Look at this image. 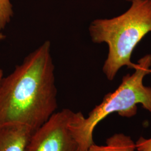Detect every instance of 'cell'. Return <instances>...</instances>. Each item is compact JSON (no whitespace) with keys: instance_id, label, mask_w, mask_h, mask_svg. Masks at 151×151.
I'll list each match as a JSON object with an SVG mask.
<instances>
[{"instance_id":"cell-1","label":"cell","mask_w":151,"mask_h":151,"mask_svg":"<svg viewBox=\"0 0 151 151\" xmlns=\"http://www.w3.org/2000/svg\"><path fill=\"white\" fill-rule=\"evenodd\" d=\"M51 43L45 40L0 81V124L34 131L57 110V88Z\"/></svg>"},{"instance_id":"cell-2","label":"cell","mask_w":151,"mask_h":151,"mask_svg":"<svg viewBox=\"0 0 151 151\" xmlns=\"http://www.w3.org/2000/svg\"><path fill=\"white\" fill-rule=\"evenodd\" d=\"M88 32L93 43L108 45L103 73L110 81L123 67L134 69L132 53L142 39L151 32V0H135L119 16L93 20Z\"/></svg>"},{"instance_id":"cell-3","label":"cell","mask_w":151,"mask_h":151,"mask_svg":"<svg viewBox=\"0 0 151 151\" xmlns=\"http://www.w3.org/2000/svg\"><path fill=\"white\" fill-rule=\"evenodd\" d=\"M151 54H147L138 60L134 72L124 76L119 87L106 94L87 118L81 112L76 113L70 129L80 151H86L94 143L95 128L111 114L118 113L123 117H132L137 113L138 104L151 113V87L143 84L144 78L151 72Z\"/></svg>"},{"instance_id":"cell-4","label":"cell","mask_w":151,"mask_h":151,"mask_svg":"<svg viewBox=\"0 0 151 151\" xmlns=\"http://www.w3.org/2000/svg\"><path fill=\"white\" fill-rule=\"evenodd\" d=\"M76 114L70 109L57 111L32 132L25 151H80L70 129Z\"/></svg>"},{"instance_id":"cell-5","label":"cell","mask_w":151,"mask_h":151,"mask_svg":"<svg viewBox=\"0 0 151 151\" xmlns=\"http://www.w3.org/2000/svg\"><path fill=\"white\" fill-rule=\"evenodd\" d=\"M33 132L25 125L0 124V151H25Z\"/></svg>"},{"instance_id":"cell-6","label":"cell","mask_w":151,"mask_h":151,"mask_svg":"<svg viewBox=\"0 0 151 151\" xmlns=\"http://www.w3.org/2000/svg\"><path fill=\"white\" fill-rule=\"evenodd\" d=\"M135 150L136 145L130 137L117 133L107 139L106 145L99 146L93 143L86 151H135Z\"/></svg>"},{"instance_id":"cell-7","label":"cell","mask_w":151,"mask_h":151,"mask_svg":"<svg viewBox=\"0 0 151 151\" xmlns=\"http://www.w3.org/2000/svg\"><path fill=\"white\" fill-rule=\"evenodd\" d=\"M13 16V6L11 1L0 0V32L7 27Z\"/></svg>"},{"instance_id":"cell-8","label":"cell","mask_w":151,"mask_h":151,"mask_svg":"<svg viewBox=\"0 0 151 151\" xmlns=\"http://www.w3.org/2000/svg\"><path fill=\"white\" fill-rule=\"evenodd\" d=\"M135 145L136 150L138 151H151V138L146 139L140 137Z\"/></svg>"},{"instance_id":"cell-9","label":"cell","mask_w":151,"mask_h":151,"mask_svg":"<svg viewBox=\"0 0 151 151\" xmlns=\"http://www.w3.org/2000/svg\"><path fill=\"white\" fill-rule=\"evenodd\" d=\"M5 35L1 32H0V43L2 42L5 39Z\"/></svg>"},{"instance_id":"cell-10","label":"cell","mask_w":151,"mask_h":151,"mask_svg":"<svg viewBox=\"0 0 151 151\" xmlns=\"http://www.w3.org/2000/svg\"><path fill=\"white\" fill-rule=\"evenodd\" d=\"M4 76V70L0 68V81L2 80V78H3Z\"/></svg>"},{"instance_id":"cell-11","label":"cell","mask_w":151,"mask_h":151,"mask_svg":"<svg viewBox=\"0 0 151 151\" xmlns=\"http://www.w3.org/2000/svg\"><path fill=\"white\" fill-rule=\"evenodd\" d=\"M125 1H129V2H132L133 1H135V0H125Z\"/></svg>"}]
</instances>
